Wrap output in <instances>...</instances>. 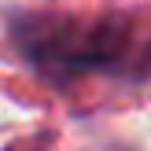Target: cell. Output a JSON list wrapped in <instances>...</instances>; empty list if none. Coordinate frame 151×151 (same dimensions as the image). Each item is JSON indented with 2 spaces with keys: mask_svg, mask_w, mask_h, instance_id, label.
I'll use <instances>...</instances> for the list:
<instances>
[{
  "mask_svg": "<svg viewBox=\"0 0 151 151\" xmlns=\"http://www.w3.org/2000/svg\"><path fill=\"white\" fill-rule=\"evenodd\" d=\"M19 59L52 85L85 78L140 81L151 78V26L133 15H59L19 11L7 22Z\"/></svg>",
  "mask_w": 151,
  "mask_h": 151,
  "instance_id": "6da1fadb",
  "label": "cell"
}]
</instances>
